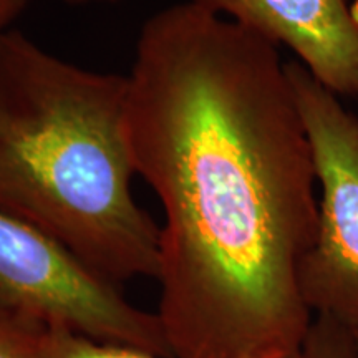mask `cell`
Masks as SVG:
<instances>
[{
	"label": "cell",
	"mask_w": 358,
	"mask_h": 358,
	"mask_svg": "<svg viewBox=\"0 0 358 358\" xmlns=\"http://www.w3.org/2000/svg\"><path fill=\"white\" fill-rule=\"evenodd\" d=\"M285 64L191 0L138 35L128 134L163 209L156 313L173 358H280L313 320L301 272L319 182Z\"/></svg>",
	"instance_id": "cell-1"
},
{
	"label": "cell",
	"mask_w": 358,
	"mask_h": 358,
	"mask_svg": "<svg viewBox=\"0 0 358 358\" xmlns=\"http://www.w3.org/2000/svg\"><path fill=\"white\" fill-rule=\"evenodd\" d=\"M128 77L0 38V211L122 287L158 279L159 226L133 196Z\"/></svg>",
	"instance_id": "cell-2"
},
{
	"label": "cell",
	"mask_w": 358,
	"mask_h": 358,
	"mask_svg": "<svg viewBox=\"0 0 358 358\" xmlns=\"http://www.w3.org/2000/svg\"><path fill=\"white\" fill-rule=\"evenodd\" d=\"M0 319L173 358L158 313L136 307L64 245L3 211Z\"/></svg>",
	"instance_id": "cell-3"
},
{
	"label": "cell",
	"mask_w": 358,
	"mask_h": 358,
	"mask_svg": "<svg viewBox=\"0 0 358 358\" xmlns=\"http://www.w3.org/2000/svg\"><path fill=\"white\" fill-rule=\"evenodd\" d=\"M287 75L319 182V226L301 272L313 317L358 332V116L299 62Z\"/></svg>",
	"instance_id": "cell-4"
},
{
	"label": "cell",
	"mask_w": 358,
	"mask_h": 358,
	"mask_svg": "<svg viewBox=\"0 0 358 358\" xmlns=\"http://www.w3.org/2000/svg\"><path fill=\"white\" fill-rule=\"evenodd\" d=\"M294 52L337 96L358 98V15L348 0H191Z\"/></svg>",
	"instance_id": "cell-5"
},
{
	"label": "cell",
	"mask_w": 358,
	"mask_h": 358,
	"mask_svg": "<svg viewBox=\"0 0 358 358\" xmlns=\"http://www.w3.org/2000/svg\"><path fill=\"white\" fill-rule=\"evenodd\" d=\"M35 358H158L134 348L98 342L66 330H38Z\"/></svg>",
	"instance_id": "cell-6"
},
{
	"label": "cell",
	"mask_w": 358,
	"mask_h": 358,
	"mask_svg": "<svg viewBox=\"0 0 358 358\" xmlns=\"http://www.w3.org/2000/svg\"><path fill=\"white\" fill-rule=\"evenodd\" d=\"M280 358H358L350 330L325 317H313L302 343Z\"/></svg>",
	"instance_id": "cell-7"
},
{
	"label": "cell",
	"mask_w": 358,
	"mask_h": 358,
	"mask_svg": "<svg viewBox=\"0 0 358 358\" xmlns=\"http://www.w3.org/2000/svg\"><path fill=\"white\" fill-rule=\"evenodd\" d=\"M38 330L42 329L0 319V358H35Z\"/></svg>",
	"instance_id": "cell-8"
},
{
	"label": "cell",
	"mask_w": 358,
	"mask_h": 358,
	"mask_svg": "<svg viewBox=\"0 0 358 358\" xmlns=\"http://www.w3.org/2000/svg\"><path fill=\"white\" fill-rule=\"evenodd\" d=\"M29 0H0V38L13 29V22L24 13Z\"/></svg>",
	"instance_id": "cell-9"
},
{
	"label": "cell",
	"mask_w": 358,
	"mask_h": 358,
	"mask_svg": "<svg viewBox=\"0 0 358 358\" xmlns=\"http://www.w3.org/2000/svg\"><path fill=\"white\" fill-rule=\"evenodd\" d=\"M62 2L69 3V6L82 7V6H96V3H115L120 0H62Z\"/></svg>",
	"instance_id": "cell-10"
},
{
	"label": "cell",
	"mask_w": 358,
	"mask_h": 358,
	"mask_svg": "<svg viewBox=\"0 0 358 358\" xmlns=\"http://www.w3.org/2000/svg\"><path fill=\"white\" fill-rule=\"evenodd\" d=\"M353 338H355V348H357V357H358V332L353 334Z\"/></svg>",
	"instance_id": "cell-11"
}]
</instances>
